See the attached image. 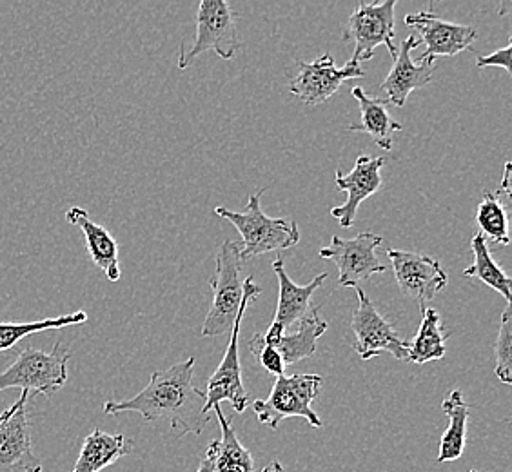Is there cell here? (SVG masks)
Instances as JSON below:
<instances>
[{"mask_svg": "<svg viewBox=\"0 0 512 472\" xmlns=\"http://www.w3.org/2000/svg\"><path fill=\"white\" fill-rule=\"evenodd\" d=\"M197 360L191 356L168 371H155L149 384L124 402H106L104 413H138L149 423L166 422L178 436L202 434L209 414L204 413L206 393L193 385Z\"/></svg>", "mask_w": 512, "mask_h": 472, "instance_id": "cell-1", "label": "cell"}, {"mask_svg": "<svg viewBox=\"0 0 512 472\" xmlns=\"http://www.w3.org/2000/svg\"><path fill=\"white\" fill-rule=\"evenodd\" d=\"M262 197H264V189L249 195L244 213L229 211L227 207L215 209L218 217L229 220L242 235V242L238 244H240V256L244 262L255 256L291 249L298 246L300 242V229L295 220L267 217L260 207Z\"/></svg>", "mask_w": 512, "mask_h": 472, "instance_id": "cell-2", "label": "cell"}, {"mask_svg": "<svg viewBox=\"0 0 512 472\" xmlns=\"http://www.w3.org/2000/svg\"><path fill=\"white\" fill-rule=\"evenodd\" d=\"M244 260L240 256V244L226 240L217 255V269L209 280L213 289V302L202 325V335H229L237 320L238 309L244 296Z\"/></svg>", "mask_w": 512, "mask_h": 472, "instance_id": "cell-3", "label": "cell"}, {"mask_svg": "<svg viewBox=\"0 0 512 472\" xmlns=\"http://www.w3.org/2000/svg\"><path fill=\"white\" fill-rule=\"evenodd\" d=\"M69 358L71 351L62 342L53 345L50 353L37 347H26L20 351L17 360L0 374V393L11 387L44 396L57 393L68 382Z\"/></svg>", "mask_w": 512, "mask_h": 472, "instance_id": "cell-4", "label": "cell"}, {"mask_svg": "<svg viewBox=\"0 0 512 472\" xmlns=\"http://www.w3.org/2000/svg\"><path fill=\"white\" fill-rule=\"evenodd\" d=\"M260 287L256 286L253 276H246L244 280V296L242 304L238 309L237 320L233 324V329L229 333V344H227L226 354L222 362L218 365L217 371L209 378L206 391V405L204 413L209 414L217 405L222 402H229L233 405L235 413H244L249 405V396H247L246 387L242 382V365H240V349H238V340H240V327L242 320L246 315L247 307L255 302L260 296Z\"/></svg>", "mask_w": 512, "mask_h": 472, "instance_id": "cell-5", "label": "cell"}, {"mask_svg": "<svg viewBox=\"0 0 512 472\" xmlns=\"http://www.w3.org/2000/svg\"><path fill=\"white\" fill-rule=\"evenodd\" d=\"M320 374H284L276 378L275 385L267 400H256L253 404L258 422L276 429L286 418L298 416L304 418L313 427H322L324 423L313 411V402L322 389Z\"/></svg>", "mask_w": 512, "mask_h": 472, "instance_id": "cell-6", "label": "cell"}, {"mask_svg": "<svg viewBox=\"0 0 512 472\" xmlns=\"http://www.w3.org/2000/svg\"><path fill=\"white\" fill-rule=\"evenodd\" d=\"M238 15L226 0H202L197 13V35L193 46H180L178 68L186 69L198 55L215 51L220 59L233 60L240 48L237 37Z\"/></svg>", "mask_w": 512, "mask_h": 472, "instance_id": "cell-7", "label": "cell"}, {"mask_svg": "<svg viewBox=\"0 0 512 472\" xmlns=\"http://www.w3.org/2000/svg\"><path fill=\"white\" fill-rule=\"evenodd\" d=\"M394 8L396 0H385V2H362L358 4L351 17L345 24V42L355 44L353 51V62L360 64L365 60L375 57V50L378 46H385L391 57H396V46H394Z\"/></svg>", "mask_w": 512, "mask_h": 472, "instance_id": "cell-8", "label": "cell"}, {"mask_svg": "<svg viewBox=\"0 0 512 472\" xmlns=\"http://www.w3.org/2000/svg\"><path fill=\"white\" fill-rule=\"evenodd\" d=\"M358 307L353 313L351 329L355 335V351L362 360H373L382 353L393 354L396 360L407 362L409 344L394 331L393 325L376 311L371 298L362 287H355Z\"/></svg>", "mask_w": 512, "mask_h": 472, "instance_id": "cell-9", "label": "cell"}, {"mask_svg": "<svg viewBox=\"0 0 512 472\" xmlns=\"http://www.w3.org/2000/svg\"><path fill=\"white\" fill-rule=\"evenodd\" d=\"M364 69L349 60L344 68H336L335 60L325 53L311 62H298L289 82V91L307 106H320L335 95L342 84L351 79H364Z\"/></svg>", "mask_w": 512, "mask_h": 472, "instance_id": "cell-10", "label": "cell"}, {"mask_svg": "<svg viewBox=\"0 0 512 472\" xmlns=\"http://www.w3.org/2000/svg\"><path fill=\"white\" fill-rule=\"evenodd\" d=\"M384 240L376 233H360L345 240L340 236L331 238V246L320 249V256L335 262L338 269V286L358 287L376 273H385V266L376 256V247Z\"/></svg>", "mask_w": 512, "mask_h": 472, "instance_id": "cell-11", "label": "cell"}, {"mask_svg": "<svg viewBox=\"0 0 512 472\" xmlns=\"http://www.w3.org/2000/svg\"><path fill=\"white\" fill-rule=\"evenodd\" d=\"M28 398L22 391L19 400L0 413V472H42V462L33 453Z\"/></svg>", "mask_w": 512, "mask_h": 472, "instance_id": "cell-12", "label": "cell"}, {"mask_svg": "<svg viewBox=\"0 0 512 472\" xmlns=\"http://www.w3.org/2000/svg\"><path fill=\"white\" fill-rule=\"evenodd\" d=\"M387 256L393 264L394 278L400 291L420 305L424 313L425 304L447 286L449 278L444 267L431 256L402 249H387Z\"/></svg>", "mask_w": 512, "mask_h": 472, "instance_id": "cell-13", "label": "cell"}, {"mask_svg": "<svg viewBox=\"0 0 512 472\" xmlns=\"http://www.w3.org/2000/svg\"><path fill=\"white\" fill-rule=\"evenodd\" d=\"M405 24L420 33V42L425 44L422 60H434L436 57H454L465 50H471L478 31L473 26L454 24L440 19L433 11H418L405 17Z\"/></svg>", "mask_w": 512, "mask_h": 472, "instance_id": "cell-14", "label": "cell"}, {"mask_svg": "<svg viewBox=\"0 0 512 472\" xmlns=\"http://www.w3.org/2000/svg\"><path fill=\"white\" fill-rule=\"evenodd\" d=\"M273 271L278 278V305L273 324L269 325L266 335H262L267 345L286 335L291 325L300 322L311 311V298L327 280V273H320L307 286H298L287 275L284 260L280 258L273 262Z\"/></svg>", "mask_w": 512, "mask_h": 472, "instance_id": "cell-15", "label": "cell"}, {"mask_svg": "<svg viewBox=\"0 0 512 472\" xmlns=\"http://www.w3.org/2000/svg\"><path fill=\"white\" fill-rule=\"evenodd\" d=\"M384 164L385 160L382 157L360 155L356 158L355 168L351 169V173L344 175L340 169L336 171V187L338 191L347 193V200L342 206L331 209V217L336 218L344 229L355 226L358 207L384 186V180L380 175Z\"/></svg>", "mask_w": 512, "mask_h": 472, "instance_id": "cell-16", "label": "cell"}, {"mask_svg": "<svg viewBox=\"0 0 512 472\" xmlns=\"http://www.w3.org/2000/svg\"><path fill=\"white\" fill-rule=\"evenodd\" d=\"M420 44L422 42L416 35H409L407 39L402 40L393 59V68L380 84L385 100L394 108H404L405 102L414 89L425 88L433 80L434 69H436L434 60H422L420 64H414L413 51Z\"/></svg>", "mask_w": 512, "mask_h": 472, "instance_id": "cell-17", "label": "cell"}, {"mask_svg": "<svg viewBox=\"0 0 512 472\" xmlns=\"http://www.w3.org/2000/svg\"><path fill=\"white\" fill-rule=\"evenodd\" d=\"M213 411L217 414L222 436L207 445L197 472H255L253 454L238 440L222 407L217 405Z\"/></svg>", "mask_w": 512, "mask_h": 472, "instance_id": "cell-18", "label": "cell"}, {"mask_svg": "<svg viewBox=\"0 0 512 472\" xmlns=\"http://www.w3.org/2000/svg\"><path fill=\"white\" fill-rule=\"evenodd\" d=\"M66 220L71 226L79 227L86 238L91 262L99 267L109 282H119L122 276L119 262V244L106 227L93 222L88 211L82 207H69Z\"/></svg>", "mask_w": 512, "mask_h": 472, "instance_id": "cell-19", "label": "cell"}, {"mask_svg": "<svg viewBox=\"0 0 512 472\" xmlns=\"http://www.w3.org/2000/svg\"><path fill=\"white\" fill-rule=\"evenodd\" d=\"M353 99L358 102L360 106V115H362V122L360 124H351L349 131H360V133H367L369 137L373 138L376 146L391 151L393 149V137L396 131L402 129V124L396 122L391 113H389V102L385 99H376V97H369L364 89L356 86L351 91Z\"/></svg>", "mask_w": 512, "mask_h": 472, "instance_id": "cell-20", "label": "cell"}, {"mask_svg": "<svg viewBox=\"0 0 512 472\" xmlns=\"http://www.w3.org/2000/svg\"><path fill=\"white\" fill-rule=\"evenodd\" d=\"M131 449L133 443L124 434H109L97 429L84 438L79 460L71 472L104 471L109 465L119 462L122 456H128Z\"/></svg>", "mask_w": 512, "mask_h": 472, "instance_id": "cell-21", "label": "cell"}, {"mask_svg": "<svg viewBox=\"0 0 512 472\" xmlns=\"http://www.w3.org/2000/svg\"><path fill=\"white\" fill-rule=\"evenodd\" d=\"M327 329L329 324L320 316L318 307H315L298 322L295 333H286L276 338L271 347H275L280 353L284 364H300L302 360L311 358L316 353V344Z\"/></svg>", "mask_w": 512, "mask_h": 472, "instance_id": "cell-22", "label": "cell"}, {"mask_svg": "<svg viewBox=\"0 0 512 472\" xmlns=\"http://www.w3.org/2000/svg\"><path fill=\"white\" fill-rule=\"evenodd\" d=\"M442 411L449 418V427L445 429L440 440V453L436 462H456L462 458L467 442V422H469V405L463 400L462 391H453L442 402Z\"/></svg>", "mask_w": 512, "mask_h": 472, "instance_id": "cell-23", "label": "cell"}, {"mask_svg": "<svg viewBox=\"0 0 512 472\" xmlns=\"http://www.w3.org/2000/svg\"><path fill=\"white\" fill-rule=\"evenodd\" d=\"M447 336L449 335L444 331L440 315L434 309L425 307L420 329L414 336L413 342L409 344L407 364L424 365L442 360L447 353V349H445Z\"/></svg>", "mask_w": 512, "mask_h": 472, "instance_id": "cell-24", "label": "cell"}, {"mask_svg": "<svg viewBox=\"0 0 512 472\" xmlns=\"http://www.w3.org/2000/svg\"><path fill=\"white\" fill-rule=\"evenodd\" d=\"M471 251H473L474 262L473 266L467 267L463 271L465 278H478L482 280L485 286L491 287L494 291H498L500 295L505 298L507 305L511 304V276L503 271L500 264H496L491 251H489V244L480 233H476L471 240Z\"/></svg>", "mask_w": 512, "mask_h": 472, "instance_id": "cell-25", "label": "cell"}, {"mask_svg": "<svg viewBox=\"0 0 512 472\" xmlns=\"http://www.w3.org/2000/svg\"><path fill=\"white\" fill-rule=\"evenodd\" d=\"M476 224L478 233L493 242L496 246H509V215L507 206L500 200V195H494L491 191H483L482 202L476 211Z\"/></svg>", "mask_w": 512, "mask_h": 472, "instance_id": "cell-26", "label": "cell"}, {"mask_svg": "<svg viewBox=\"0 0 512 472\" xmlns=\"http://www.w3.org/2000/svg\"><path fill=\"white\" fill-rule=\"evenodd\" d=\"M86 322H88V313L77 311L69 315L42 318V320L24 322V324H0V353L10 351L11 347H15L26 336L39 335L42 331L62 329V327L86 324Z\"/></svg>", "mask_w": 512, "mask_h": 472, "instance_id": "cell-27", "label": "cell"}, {"mask_svg": "<svg viewBox=\"0 0 512 472\" xmlns=\"http://www.w3.org/2000/svg\"><path fill=\"white\" fill-rule=\"evenodd\" d=\"M494 356H496V367L494 374L503 384L512 382V318L511 304L505 307L500 320V329H498V338L494 344Z\"/></svg>", "mask_w": 512, "mask_h": 472, "instance_id": "cell-28", "label": "cell"}, {"mask_svg": "<svg viewBox=\"0 0 512 472\" xmlns=\"http://www.w3.org/2000/svg\"><path fill=\"white\" fill-rule=\"evenodd\" d=\"M249 349H251V353L255 354L258 362L266 369L267 373L275 374L276 378L286 374V364H284L282 356L276 351L275 347H271V345L264 342L262 333H256L249 340Z\"/></svg>", "mask_w": 512, "mask_h": 472, "instance_id": "cell-29", "label": "cell"}, {"mask_svg": "<svg viewBox=\"0 0 512 472\" xmlns=\"http://www.w3.org/2000/svg\"><path fill=\"white\" fill-rule=\"evenodd\" d=\"M476 68H502L505 73H511V39L503 48L494 51L491 55L478 57Z\"/></svg>", "mask_w": 512, "mask_h": 472, "instance_id": "cell-30", "label": "cell"}, {"mask_svg": "<svg viewBox=\"0 0 512 472\" xmlns=\"http://www.w3.org/2000/svg\"><path fill=\"white\" fill-rule=\"evenodd\" d=\"M511 189V162H507L503 168L502 186L498 189V195L503 193L507 200H511Z\"/></svg>", "mask_w": 512, "mask_h": 472, "instance_id": "cell-31", "label": "cell"}, {"mask_svg": "<svg viewBox=\"0 0 512 472\" xmlns=\"http://www.w3.org/2000/svg\"><path fill=\"white\" fill-rule=\"evenodd\" d=\"M262 472H286L284 471V467H282V463L271 462L267 465L266 469Z\"/></svg>", "mask_w": 512, "mask_h": 472, "instance_id": "cell-32", "label": "cell"}, {"mask_svg": "<svg viewBox=\"0 0 512 472\" xmlns=\"http://www.w3.org/2000/svg\"><path fill=\"white\" fill-rule=\"evenodd\" d=\"M471 472H478V471H471Z\"/></svg>", "mask_w": 512, "mask_h": 472, "instance_id": "cell-33", "label": "cell"}]
</instances>
